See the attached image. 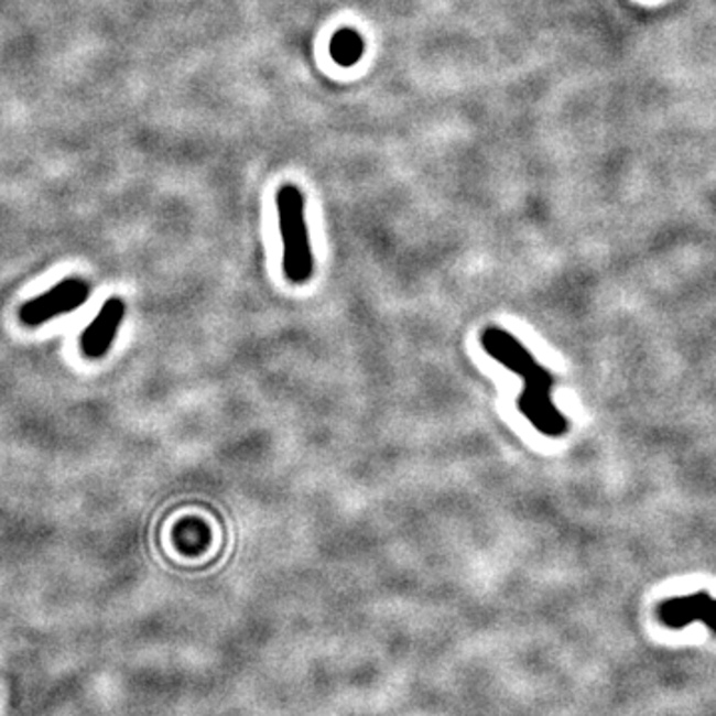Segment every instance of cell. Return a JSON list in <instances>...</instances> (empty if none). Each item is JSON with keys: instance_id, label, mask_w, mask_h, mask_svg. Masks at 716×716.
<instances>
[{"instance_id": "cell-1", "label": "cell", "mask_w": 716, "mask_h": 716, "mask_svg": "<svg viewBox=\"0 0 716 716\" xmlns=\"http://www.w3.org/2000/svg\"><path fill=\"white\" fill-rule=\"evenodd\" d=\"M480 343L493 360L522 379L518 406L533 428L545 436L565 434L567 420L552 400V375L532 357V352L512 333L500 327L484 328Z\"/></svg>"}, {"instance_id": "cell-2", "label": "cell", "mask_w": 716, "mask_h": 716, "mask_svg": "<svg viewBox=\"0 0 716 716\" xmlns=\"http://www.w3.org/2000/svg\"><path fill=\"white\" fill-rule=\"evenodd\" d=\"M279 231L283 239V273L293 285H303L313 276V251L308 241L305 195L297 185L286 184L276 192Z\"/></svg>"}, {"instance_id": "cell-3", "label": "cell", "mask_w": 716, "mask_h": 716, "mask_svg": "<svg viewBox=\"0 0 716 716\" xmlns=\"http://www.w3.org/2000/svg\"><path fill=\"white\" fill-rule=\"evenodd\" d=\"M88 297L90 285L84 279H64L52 286L51 291L42 293L41 297L32 299L22 305V323L29 327H41L44 323H51L61 315H68L72 311L83 307Z\"/></svg>"}, {"instance_id": "cell-4", "label": "cell", "mask_w": 716, "mask_h": 716, "mask_svg": "<svg viewBox=\"0 0 716 716\" xmlns=\"http://www.w3.org/2000/svg\"><path fill=\"white\" fill-rule=\"evenodd\" d=\"M123 317H126V305H123L122 299H108L104 303V307L100 308V313L83 333L80 347H83L84 357H104L118 337Z\"/></svg>"}, {"instance_id": "cell-5", "label": "cell", "mask_w": 716, "mask_h": 716, "mask_svg": "<svg viewBox=\"0 0 716 716\" xmlns=\"http://www.w3.org/2000/svg\"><path fill=\"white\" fill-rule=\"evenodd\" d=\"M659 617L671 629H683L686 625L703 621L716 634V601L706 594L669 599L659 607Z\"/></svg>"}, {"instance_id": "cell-6", "label": "cell", "mask_w": 716, "mask_h": 716, "mask_svg": "<svg viewBox=\"0 0 716 716\" xmlns=\"http://www.w3.org/2000/svg\"><path fill=\"white\" fill-rule=\"evenodd\" d=\"M365 54V39L355 29H338L330 39V56L343 68L355 66Z\"/></svg>"}]
</instances>
